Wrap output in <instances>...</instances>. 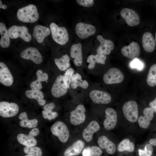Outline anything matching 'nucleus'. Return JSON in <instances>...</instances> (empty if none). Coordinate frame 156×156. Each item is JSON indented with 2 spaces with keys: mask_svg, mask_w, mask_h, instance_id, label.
Wrapping results in <instances>:
<instances>
[{
  "mask_svg": "<svg viewBox=\"0 0 156 156\" xmlns=\"http://www.w3.org/2000/svg\"><path fill=\"white\" fill-rule=\"evenodd\" d=\"M87 62L89 63L88 66V68L90 70L93 69L95 65L96 61L95 58V56L94 55H90L88 57Z\"/></svg>",
  "mask_w": 156,
  "mask_h": 156,
  "instance_id": "a19ab883",
  "label": "nucleus"
},
{
  "mask_svg": "<svg viewBox=\"0 0 156 156\" xmlns=\"http://www.w3.org/2000/svg\"><path fill=\"white\" fill-rule=\"evenodd\" d=\"M155 44H156V33H155Z\"/></svg>",
  "mask_w": 156,
  "mask_h": 156,
  "instance_id": "de8ad7c7",
  "label": "nucleus"
},
{
  "mask_svg": "<svg viewBox=\"0 0 156 156\" xmlns=\"http://www.w3.org/2000/svg\"><path fill=\"white\" fill-rule=\"evenodd\" d=\"M153 149L151 145L147 144L143 150L139 149L138 150L139 156H151L153 152Z\"/></svg>",
  "mask_w": 156,
  "mask_h": 156,
  "instance_id": "c9c22d12",
  "label": "nucleus"
},
{
  "mask_svg": "<svg viewBox=\"0 0 156 156\" xmlns=\"http://www.w3.org/2000/svg\"><path fill=\"white\" fill-rule=\"evenodd\" d=\"M52 110L47 109L42 111V113L43 117L50 120L55 119L58 116V114L56 112H53Z\"/></svg>",
  "mask_w": 156,
  "mask_h": 156,
  "instance_id": "4c0bfd02",
  "label": "nucleus"
},
{
  "mask_svg": "<svg viewBox=\"0 0 156 156\" xmlns=\"http://www.w3.org/2000/svg\"><path fill=\"white\" fill-rule=\"evenodd\" d=\"M153 110L150 107H146L143 111V116H141L138 119L139 126L144 129H147L149 126L150 122L154 115Z\"/></svg>",
  "mask_w": 156,
  "mask_h": 156,
  "instance_id": "aec40b11",
  "label": "nucleus"
},
{
  "mask_svg": "<svg viewBox=\"0 0 156 156\" xmlns=\"http://www.w3.org/2000/svg\"><path fill=\"white\" fill-rule=\"evenodd\" d=\"M94 56L95 61L96 63L102 64H105V61L107 58L106 55L97 53L95 54Z\"/></svg>",
  "mask_w": 156,
  "mask_h": 156,
  "instance_id": "79ce46f5",
  "label": "nucleus"
},
{
  "mask_svg": "<svg viewBox=\"0 0 156 156\" xmlns=\"http://www.w3.org/2000/svg\"><path fill=\"white\" fill-rule=\"evenodd\" d=\"M102 153L100 148L96 146H88L83 150L82 156H100Z\"/></svg>",
  "mask_w": 156,
  "mask_h": 156,
  "instance_id": "473e14b6",
  "label": "nucleus"
},
{
  "mask_svg": "<svg viewBox=\"0 0 156 156\" xmlns=\"http://www.w3.org/2000/svg\"><path fill=\"white\" fill-rule=\"evenodd\" d=\"M0 8L3 9H5L7 8V6L2 4L1 0H0Z\"/></svg>",
  "mask_w": 156,
  "mask_h": 156,
  "instance_id": "49530a36",
  "label": "nucleus"
},
{
  "mask_svg": "<svg viewBox=\"0 0 156 156\" xmlns=\"http://www.w3.org/2000/svg\"><path fill=\"white\" fill-rule=\"evenodd\" d=\"M96 38L100 43L97 49V53L106 55L109 54L114 48L113 42L111 40L105 39L101 35H98Z\"/></svg>",
  "mask_w": 156,
  "mask_h": 156,
  "instance_id": "f3484780",
  "label": "nucleus"
},
{
  "mask_svg": "<svg viewBox=\"0 0 156 156\" xmlns=\"http://www.w3.org/2000/svg\"><path fill=\"white\" fill-rule=\"evenodd\" d=\"M18 118L22 120L19 122L20 125L21 127L31 128L36 127L38 125V120L36 119L28 120L27 114L25 112L21 113Z\"/></svg>",
  "mask_w": 156,
  "mask_h": 156,
  "instance_id": "c756f323",
  "label": "nucleus"
},
{
  "mask_svg": "<svg viewBox=\"0 0 156 156\" xmlns=\"http://www.w3.org/2000/svg\"><path fill=\"white\" fill-rule=\"evenodd\" d=\"M77 3L80 5L86 7H91L94 5L93 0H77Z\"/></svg>",
  "mask_w": 156,
  "mask_h": 156,
  "instance_id": "ea45409f",
  "label": "nucleus"
},
{
  "mask_svg": "<svg viewBox=\"0 0 156 156\" xmlns=\"http://www.w3.org/2000/svg\"><path fill=\"white\" fill-rule=\"evenodd\" d=\"M149 143L150 144L153 146H156V138H155L151 139L149 141Z\"/></svg>",
  "mask_w": 156,
  "mask_h": 156,
  "instance_id": "a18cd8bd",
  "label": "nucleus"
},
{
  "mask_svg": "<svg viewBox=\"0 0 156 156\" xmlns=\"http://www.w3.org/2000/svg\"><path fill=\"white\" fill-rule=\"evenodd\" d=\"M71 86L73 89H75L79 87L83 89L87 88L89 84L86 80H83L81 75L77 73L73 75L71 82Z\"/></svg>",
  "mask_w": 156,
  "mask_h": 156,
  "instance_id": "cd10ccee",
  "label": "nucleus"
},
{
  "mask_svg": "<svg viewBox=\"0 0 156 156\" xmlns=\"http://www.w3.org/2000/svg\"><path fill=\"white\" fill-rule=\"evenodd\" d=\"M54 60L55 64L60 70H65L70 66V59L67 54L64 55L59 58H55Z\"/></svg>",
  "mask_w": 156,
  "mask_h": 156,
  "instance_id": "7c9ffc66",
  "label": "nucleus"
},
{
  "mask_svg": "<svg viewBox=\"0 0 156 156\" xmlns=\"http://www.w3.org/2000/svg\"><path fill=\"white\" fill-rule=\"evenodd\" d=\"M70 55L73 59V62L77 66H81L82 63L83 55L82 45L79 43L72 45L70 50Z\"/></svg>",
  "mask_w": 156,
  "mask_h": 156,
  "instance_id": "6ab92c4d",
  "label": "nucleus"
},
{
  "mask_svg": "<svg viewBox=\"0 0 156 156\" xmlns=\"http://www.w3.org/2000/svg\"><path fill=\"white\" fill-rule=\"evenodd\" d=\"M86 110L82 104L77 105L76 108L70 112V121L73 125H77L83 123L85 121Z\"/></svg>",
  "mask_w": 156,
  "mask_h": 156,
  "instance_id": "9b49d317",
  "label": "nucleus"
},
{
  "mask_svg": "<svg viewBox=\"0 0 156 156\" xmlns=\"http://www.w3.org/2000/svg\"><path fill=\"white\" fill-rule=\"evenodd\" d=\"M121 52L125 57L130 59H134L139 56L140 53V47L137 43L133 42L129 45L122 47Z\"/></svg>",
  "mask_w": 156,
  "mask_h": 156,
  "instance_id": "dca6fc26",
  "label": "nucleus"
},
{
  "mask_svg": "<svg viewBox=\"0 0 156 156\" xmlns=\"http://www.w3.org/2000/svg\"><path fill=\"white\" fill-rule=\"evenodd\" d=\"M84 142L81 140H77L67 148L64 153V156H72L79 155L84 146Z\"/></svg>",
  "mask_w": 156,
  "mask_h": 156,
  "instance_id": "393cba45",
  "label": "nucleus"
},
{
  "mask_svg": "<svg viewBox=\"0 0 156 156\" xmlns=\"http://www.w3.org/2000/svg\"><path fill=\"white\" fill-rule=\"evenodd\" d=\"M120 14L129 26L133 27L138 25L140 18L138 14L134 10L128 8L123 9Z\"/></svg>",
  "mask_w": 156,
  "mask_h": 156,
  "instance_id": "4468645a",
  "label": "nucleus"
},
{
  "mask_svg": "<svg viewBox=\"0 0 156 156\" xmlns=\"http://www.w3.org/2000/svg\"><path fill=\"white\" fill-rule=\"evenodd\" d=\"M122 110L124 116L129 121L134 122L137 120L138 109L135 101H130L125 102L123 106Z\"/></svg>",
  "mask_w": 156,
  "mask_h": 156,
  "instance_id": "20e7f679",
  "label": "nucleus"
},
{
  "mask_svg": "<svg viewBox=\"0 0 156 156\" xmlns=\"http://www.w3.org/2000/svg\"><path fill=\"white\" fill-rule=\"evenodd\" d=\"M97 143L100 148L105 149L109 154H113L116 151V147L115 144L105 136H100L98 139Z\"/></svg>",
  "mask_w": 156,
  "mask_h": 156,
  "instance_id": "5701e85b",
  "label": "nucleus"
},
{
  "mask_svg": "<svg viewBox=\"0 0 156 156\" xmlns=\"http://www.w3.org/2000/svg\"><path fill=\"white\" fill-rule=\"evenodd\" d=\"M19 109L18 105L15 103H10L7 101L0 103V115L2 117L14 116L18 113Z\"/></svg>",
  "mask_w": 156,
  "mask_h": 156,
  "instance_id": "9d476101",
  "label": "nucleus"
},
{
  "mask_svg": "<svg viewBox=\"0 0 156 156\" xmlns=\"http://www.w3.org/2000/svg\"><path fill=\"white\" fill-rule=\"evenodd\" d=\"M149 106L154 112H156V97L153 101L149 103Z\"/></svg>",
  "mask_w": 156,
  "mask_h": 156,
  "instance_id": "c03bdc74",
  "label": "nucleus"
},
{
  "mask_svg": "<svg viewBox=\"0 0 156 156\" xmlns=\"http://www.w3.org/2000/svg\"><path fill=\"white\" fill-rule=\"evenodd\" d=\"M89 96L93 102L99 104H107L112 100L111 96L109 93L99 90H92L89 94Z\"/></svg>",
  "mask_w": 156,
  "mask_h": 156,
  "instance_id": "ddd939ff",
  "label": "nucleus"
},
{
  "mask_svg": "<svg viewBox=\"0 0 156 156\" xmlns=\"http://www.w3.org/2000/svg\"><path fill=\"white\" fill-rule=\"evenodd\" d=\"M39 132L38 129L34 128L30 131L27 135L23 133L19 134L17 136V140L20 144L26 146L34 147L37 143L36 140L34 137L38 135Z\"/></svg>",
  "mask_w": 156,
  "mask_h": 156,
  "instance_id": "6e6552de",
  "label": "nucleus"
},
{
  "mask_svg": "<svg viewBox=\"0 0 156 156\" xmlns=\"http://www.w3.org/2000/svg\"><path fill=\"white\" fill-rule=\"evenodd\" d=\"M100 128L98 122L95 120L91 121L82 132V136L87 142H90L92 139L93 135L98 131Z\"/></svg>",
  "mask_w": 156,
  "mask_h": 156,
  "instance_id": "412c9836",
  "label": "nucleus"
},
{
  "mask_svg": "<svg viewBox=\"0 0 156 156\" xmlns=\"http://www.w3.org/2000/svg\"><path fill=\"white\" fill-rule=\"evenodd\" d=\"M135 144L132 142H131L128 138L122 140L119 144L117 149L119 151L122 152L127 151L132 152L134 149Z\"/></svg>",
  "mask_w": 156,
  "mask_h": 156,
  "instance_id": "2f4dec72",
  "label": "nucleus"
},
{
  "mask_svg": "<svg viewBox=\"0 0 156 156\" xmlns=\"http://www.w3.org/2000/svg\"><path fill=\"white\" fill-rule=\"evenodd\" d=\"M105 118L103 125L104 128L107 130H111L115 127L117 120V113L112 108L108 107L105 111Z\"/></svg>",
  "mask_w": 156,
  "mask_h": 156,
  "instance_id": "2eb2a0df",
  "label": "nucleus"
},
{
  "mask_svg": "<svg viewBox=\"0 0 156 156\" xmlns=\"http://www.w3.org/2000/svg\"><path fill=\"white\" fill-rule=\"evenodd\" d=\"M8 32L10 37L12 39L20 37L26 42H29L31 39L27 28L25 26L13 25L8 29Z\"/></svg>",
  "mask_w": 156,
  "mask_h": 156,
  "instance_id": "0eeeda50",
  "label": "nucleus"
},
{
  "mask_svg": "<svg viewBox=\"0 0 156 156\" xmlns=\"http://www.w3.org/2000/svg\"><path fill=\"white\" fill-rule=\"evenodd\" d=\"M55 105L53 103H50L45 105L43 107L44 110L47 109L53 110L55 107Z\"/></svg>",
  "mask_w": 156,
  "mask_h": 156,
  "instance_id": "37998d69",
  "label": "nucleus"
},
{
  "mask_svg": "<svg viewBox=\"0 0 156 156\" xmlns=\"http://www.w3.org/2000/svg\"><path fill=\"white\" fill-rule=\"evenodd\" d=\"M21 57L24 59L30 60L36 64L42 61V57L39 51L34 47H29L23 50L20 53Z\"/></svg>",
  "mask_w": 156,
  "mask_h": 156,
  "instance_id": "f8f14e48",
  "label": "nucleus"
},
{
  "mask_svg": "<svg viewBox=\"0 0 156 156\" xmlns=\"http://www.w3.org/2000/svg\"><path fill=\"white\" fill-rule=\"evenodd\" d=\"M0 34L1 37L0 41V46L3 48L9 47L10 45V36L5 25L3 23H0Z\"/></svg>",
  "mask_w": 156,
  "mask_h": 156,
  "instance_id": "c85d7f7f",
  "label": "nucleus"
},
{
  "mask_svg": "<svg viewBox=\"0 0 156 156\" xmlns=\"http://www.w3.org/2000/svg\"><path fill=\"white\" fill-rule=\"evenodd\" d=\"M46 81V82L47 83L48 82V81Z\"/></svg>",
  "mask_w": 156,
  "mask_h": 156,
  "instance_id": "09e8293b",
  "label": "nucleus"
},
{
  "mask_svg": "<svg viewBox=\"0 0 156 156\" xmlns=\"http://www.w3.org/2000/svg\"><path fill=\"white\" fill-rule=\"evenodd\" d=\"M52 36L54 41L61 45H64L69 40V35L66 28L59 27L53 22L49 25Z\"/></svg>",
  "mask_w": 156,
  "mask_h": 156,
  "instance_id": "f03ea898",
  "label": "nucleus"
},
{
  "mask_svg": "<svg viewBox=\"0 0 156 156\" xmlns=\"http://www.w3.org/2000/svg\"><path fill=\"white\" fill-rule=\"evenodd\" d=\"M66 81L63 75H60L57 77L51 89L52 95L59 98L65 95L68 90Z\"/></svg>",
  "mask_w": 156,
  "mask_h": 156,
  "instance_id": "423d86ee",
  "label": "nucleus"
},
{
  "mask_svg": "<svg viewBox=\"0 0 156 156\" xmlns=\"http://www.w3.org/2000/svg\"><path fill=\"white\" fill-rule=\"evenodd\" d=\"M25 94L29 98L36 99L41 106L44 105L46 103L45 100L44 99V94L40 90H28L25 92Z\"/></svg>",
  "mask_w": 156,
  "mask_h": 156,
  "instance_id": "a878e982",
  "label": "nucleus"
},
{
  "mask_svg": "<svg viewBox=\"0 0 156 156\" xmlns=\"http://www.w3.org/2000/svg\"><path fill=\"white\" fill-rule=\"evenodd\" d=\"M50 32L48 27L37 25L34 27L33 35L38 43H41L43 42L44 38L50 34Z\"/></svg>",
  "mask_w": 156,
  "mask_h": 156,
  "instance_id": "4be33fe9",
  "label": "nucleus"
},
{
  "mask_svg": "<svg viewBox=\"0 0 156 156\" xmlns=\"http://www.w3.org/2000/svg\"><path fill=\"white\" fill-rule=\"evenodd\" d=\"M17 16L21 22L33 23L38 20L39 15L36 6L31 4L19 9L17 12Z\"/></svg>",
  "mask_w": 156,
  "mask_h": 156,
  "instance_id": "f257e3e1",
  "label": "nucleus"
},
{
  "mask_svg": "<svg viewBox=\"0 0 156 156\" xmlns=\"http://www.w3.org/2000/svg\"><path fill=\"white\" fill-rule=\"evenodd\" d=\"M51 130L52 134L57 136L62 142L64 143L68 141L69 132L66 125L62 122H55L52 125Z\"/></svg>",
  "mask_w": 156,
  "mask_h": 156,
  "instance_id": "7ed1b4c3",
  "label": "nucleus"
},
{
  "mask_svg": "<svg viewBox=\"0 0 156 156\" xmlns=\"http://www.w3.org/2000/svg\"><path fill=\"white\" fill-rule=\"evenodd\" d=\"M130 66L131 68L137 69L139 70H142L144 67L143 63L136 58L131 61Z\"/></svg>",
  "mask_w": 156,
  "mask_h": 156,
  "instance_id": "58836bf2",
  "label": "nucleus"
},
{
  "mask_svg": "<svg viewBox=\"0 0 156 156\" xmlns=\"http://www.w3.org/2000/svg\"><path fill=\"white\" fill-rule=\"evenodd\" d=\"M0 82L6 86L12 85L13 82L12 76L6 65L0 62Z\"/></svg>",
  "mask_w": 156,
  "mask_h": 156,
  "instance_id": "a211bd4d",
  "label": "nucleus"
},
{
  "mask_svg": "<svg viewBox=\"0 0 156 156\" xmlns=\"http://www.w3.org/2000/svg\"><path fill=\"white\" fill-rule=\"evenodd\" d=\"M74 70L72 68H69L66 70L63 76L66 81L68 89L69 88L71 84L72 77L74 74Z\"/></svg>",
  "mask_w": 156,
  "mask_h": 156,
  "instance_id": "e433bc0d",
  "label": "nucleus"
},
{
  "mask_svg": "<svg viewBox=\"0 0 156 156\" xmlns=\"http://www.w3.org/2000/svg\"><path fill=\"white\" fill-rule=\"evenodd\" d=\"M24 152L27 154L25 156H42V151L41 149L38 147L25 146L23 149Z\"/></svg>",
  "mask_w": 156,
  "mask_h": 156,
  "instance_id": "f704fd0d",
  "label": "nucleus"
},
{
  "mask_svg": "<svg viewBox=\"0 0 156 156\" xmlns=\"http://www.w3.org/2000/svg\"><path fill=\"white\" fill-rule=\"evenodd\" d=\"M75 31L79 38L84 39L94 35L96 31V28L92 25L80 22L76 25Z\"/></svg>",
  "mask_w": 156,
  "mask_h": 156,
  "instance_id": "1a4fd4ad",
  "label": "nucleus"
},
{
  "mask_svg": "<svg viewBox=\"0 0 156 156\" xmlns=\"http://www.w3.org/2000/svg\"><path fill=\"white\" fill-rule=\"evenodd\" d=\"M124 78L123 74L119 69L112 68L104 75L103 79L105 83L109 85L120 83L122 82Z\"/></svg>",
  "mask_w": 156,
  "mask_h": 156,
  "instance_id": "39448f33",
  "label": "nucleus"
},
{
  "mask_svg": "<svg viewBox=\"0 0 156 156\" xmlns=\"http://www.w3.org/2000/svg\"><path fill=\"white\" fill-rule=\"evenodd\" d=\"M36 75L37 79L31 83L30 87L32 89L40 90L42 88L41 82L47 81L48 78V75L47 73H43L41 70L37 71Z\"/></svg>",
  "mask_w": 156,
  "mask_h": 156,
  "instance_id": "bb28decb",
  "label": "nucleus"
},
{
  "mask_svg": "<svg viewBox=\"0 0 156 156\" xmlns=\"http://www.w3.org/2000/svg\"><path fill=\"white\" fill-rule=\"evenodd\" d=\"M142 42L143 48L145 51L152 52L154 50L155 41L151 33L146 32L143 34Z\"/></svg>",
  "mask_w": 156,
  "mask_h": 156,
  "instance_id": "b1692460",
  "label": "nucleus"
},
{
  "mask_svg": "<svg viewBox=\"0 0 156 156\" xmlns=\"http://www.w3.org/2000/svg\"><path fill=\"white\" fill-rule=\"evenodd\" d=\"M146 81L149 86L154 87L156 86V64H153L150 67Z\"/></svg>",
  "mask_w": 156,
  "mask_h": 156,
  "instance_id": "72a5a7b5",
  "label": "nucleus"
}]
</instances>
